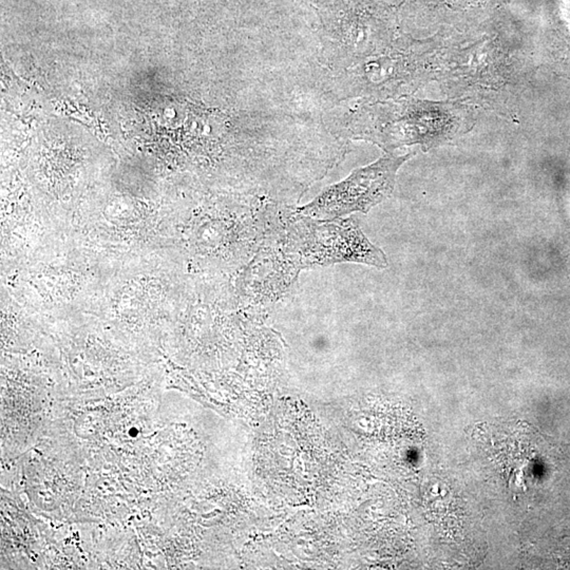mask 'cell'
I'll use <instances>...</instances> for the list:
<instances>
[{
  "label": "cell",
  "mask_w": 570,
  "mask_h": 570,
  "mask_svg": "<svg viewBox=\"0 0 570 570\" xmlns=\"http://www.w3.org/2000/svg\"><path fill=\"white\" fill-rule=\"evenodd\" d=\"M284 252L294 269H298L345 261L379 269L388 267L386 255L368 241L351 219L337 222L304 219L287 236Z\"/></svg>",
  "instance_id": "obj_1"
},
{
  "label": "cell",
  "mask_w": 570,
  "mask_h": 570,
  "mask_svg": "<svg viewBox=\"0 0 570 570\" xmlns=\"http://www.w3.org/2000/svg\"><path fill=\"white\" fill-rule=\"evenodd\" d=\"M414 153H386L374 163L354 170L345 180L323 190L312 202L298 209L308 219L334 221L359 211L367 213L394 190L397 172Z\"/></svg>",
  "instance_id": "obj_2"
}]
</instances>
